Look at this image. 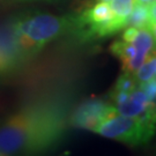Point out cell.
I'll list each match as a JSON object with an SVG mask.
<instances>
[{
	"label": "cell",
	"mask_w": 156,
	"mask_h": 156,
	"mask_svg": "<svg viewBox=\"0 0 156 156\" xmlns=\"http://www.w3.org/2000/svg\"><path fill=\"white\" fill-rule=\"evenodd\" d=\"M68 118L59 105L34 104L0 124V156L35 154L60 144Z\"/></svg>",
	"instance_id": "obj_1"
},
{
	"label": "cell",
	"mask_w": 156,
	"mask_h": 156,
	"mask_svg": "<svg viewBox=\"0 0 156 156\" xmlns=\"http://www.w3.org/2000/svg\"><path fill=\"white\" fill-rule=\"evenodd\" d=\"M74 17L48 13H24L14 16V33L19 49L28 62L46 45L67 34H72Z\"/></svg>",
	"instance_id": "obj_2"
},
{
	"label": "cell",
	"mask_w": 156,
	"mask_h": 156,
	"mask_svg": "<svg viewBox=\"0 0 156 156\" xmlns=\"http://www.w3.org/2000/svg\"><path fill=\"white\" fill-rule=\"evenodd\" d=\"M93 132L126 145H144L154 135L155 117H129L116 110Z\"/></svg>",
	"instance_id": "obj_3"
},
{
	"label": "cell",
	"mask_w": 156,
	"mask_h": 156,
	"mask_svg": "<svg viewBox=\"0 0 156 156\" xmlns=\"http://www.w3.org/2000/svg\"><path fill=\"white\" fill-rule=\"evenodd\" d=\"M110 51L122 62L124 72L133 73L155 51V31L147 28L127 27L122 38L113 42Z\"/></svg>",
	"instance_id": "obj_4"
},
{
	"label": "cell",
	"mask_w": 156,
	"mask_h": 156,
	"mask_svg": "<svg viewBox=\"0 0 156 156\" xmlns=\"http://www.w3.org/2000/svg\"><path fill=\"white\" fill-rule=\"evenodd\" d=\"M73 17L72 34L81 41H98L116 35L112 26L113 14L109 2L98 1L88 5Z\"/></svg>",
	"instance_id": "obj_5"
},
{
	"label": "cell",
	"mask_w": 156,
	"mask_h": 156,
	"mask_svg": "<svg viewBox=\"0 0 156 156\" xmlns=\"http://www.w3.org/2000/svg\"><path fill=\"white\" fill-rule=\"evenodd\" d=\"M26 62L16 43L13 16L0 23V80L13 76Z\"/></svg>",
	"instance_id": "obj_6"
},
{
	"label": "cell",
	"mask_w": 156,
	"mask_h": 156,
	"mask_svg": "<svg viewBox=\"0 0 156 156\" xmlns=\"http://www.w3.org/2000/svg\"><path fill=\"white\" fill-rule=\"evenodd\" d=\"M116 111L110 102L103 100L86 101L68 118V123L79 128L94 131L106 117Z\"/></svg>",
	"instance_id": "obj_7"
},
{
	"label": "cell",
	"mask_w": 156,
	"mask_h": 156,
	"mask_svg": "<svg viewBox=\"0 0 156 156\" xmlns=\"http://www.w3.org/2000/svg\"><path fill=\"white\" fill-rule=\"evenodd\" d=\"M115 109L129 117H155V102H151L140 87L131 91L127 100Z\"/></svg>",
	"instance_id": "obj_8"
},
{
	"label": "cell",
	"mask_w": 156,
	"mask_h": 156,
	"mask_svg": "<svg viewBox=\"0 0 156 156\" xmlns=\"http://www.w3.org/2000/svg\"><path fill=\"white\" fill-rule=\"evenodd\" d=\"M155 4L134 5L126 23L127 27L147 28L155 31Z\"/></svg>",
	"instance_id": "obj_9"
},
{
	"label": "cell",
	"mask_w": 156,
	"mask_h": 156,
	"mask_svg": "<svg viewBox=\"0 0 156 156\" xmlns=\"http://www.w3.org/2000/svg\"><path fill=\"white\" fill-rule=\"evenodd\" d=\"M109 5L111 7L113 19L112 26L115 29V33L118 34L126 28L127 19L132 12L134 6L133 0H111L109 1Z\"/></svg>",
	"instance_id": "obj_10"
},
{
	"label": "cell",
	"mask_w": 156,
	"mask_h": 156,
	"mask_svg": "<svg viewBox=\"0 0 156 156\" xmlns=\"http://www.w3.org/2000/svg\"><path fill=\"white\" fill-rule=\"evenodd\" d=\"M134 79L136 80L138 84H142L149 81L151 79H155L156 74V58L155 51L149 53V56L146 58V60L140 65L133 73Z\"/></svg>",
	"instance_id": "obj_11"
},
{
	"label": "cell",
	"mask_w": 156,
	"mask_h": 156,
	"mask_svg": "<svg viewBox=\"0 0 156 156\" xmlns=\"http://www.w3.org/2000/svg\"><path fill=\"white\" fill-rule=\"evenodd\" d=\"M139 87V84L136 82V80L134 79L133 74L128 72H124L119 78L117 79L113 90H118V91H126V93H131L134 89H136Z\"/></svg>",
	"instance_id": "obj_12"
},
{
	"label": "cell",
	"mask_w": 156,
	"mask_h": 156,
	"mask_svg": "<svg viewBox=\"0 0 156 156\" xmlns=\"http://www.w3.org/2000/svg\"><path fill=\"white\" fill-rule=\"evenodd\" d=\"M139 87L145 91V94L147 95V97H148L151 102H155V95H156L155 79H151V80L147 81V82H145V83L140 84Z\"/></svg>",
	"instance_id": "obj_13"
},
{
	"label": "cell",
	"mask_w": 156,
	"mask_h": 156,
	"mask_svg": "<svg viewBox=\"0 0 156 156\" xmlns=\"http://www.w3.org/2000/svg\"><path fill=\"white\" fill-rule=\"evenodd\" d=\"M134 5H151L155 4V0H133Z\"/></svg>",
	"instance_id": "obj_14"
},
{
	"label": "cell",
	"mask_w": 156,
	"mask_h": 156,
	"mask_svg": "<svg viewBox=\"0 0 156 156\" xmlns=\"http://www.w3.org/2000/svg\"><path fill=\"white\" fill-rule=\"evenodd\" d=\"M13 2H30V1H48V2H58L62 0H9Z\"/></svg>",
	"instance_id": "obj_15"
},
{
	"label": "cell",
	"mask_w": 156,
	"mask_h": 156,
	"mask_svg": "<svg viewBox=\"0 0 156 156\" xmlns=\"http://www.w3.org/2000/svg\"><path fill=\"white\" fill-rule=\"evenodd\" d=\"M98 1H105V2H109V1H111V0H90V2H91V4L98 2ZM91 4H89V5H91Z\"/></svg>",
	"instance_id": "obj_16"
}]
</instances>
